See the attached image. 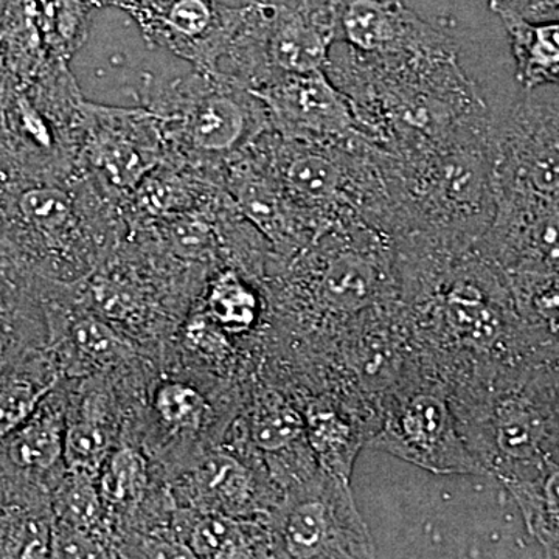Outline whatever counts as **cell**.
Here are the masks:
<instances>
[{
    "instance_id": "obj_1",
    "label": "cell",
    "mask_w": 559,
    "mask_h": 559,
    "mask_svg": "<svg viewBox=\"0 0 559 559\" xmlns=\"http://www.w3.org/2000/svg\"><path fill=\"white\" fill-rule=\"evenodd\" d=\"M395 248L400 307L423 369L452 389L532 360L509 278L479 249Z\"/></svg>"
},
{
    "instance_id": "obj_2",
    "label": "cell",
    "mask_w": 559,
    "mask_h": 559,
    "mask_svg": "<svg viewBox=\"0 0 559 559\" xmlns=\"http://www.w3.org/2000/svg\"><path fill=\"white\" fill-rule=\"evenodd\" d=\"M325 72L347 95L360 135L384 153L492 127L487 102L460 66L454 43L396 57L344 47L330 55Z\"/></svg>"
},
{
    "instance_id": "obj_3",
    "label": "cell",
    "mask_w": 559,
    "mask_h": 559,
    "mask_svg": "<svg viewBox=\"0 0 559 559\" xmlns=\"http://www.w3.org/2000/svg\"><path fill=\"white\" fill-rule=\"evenodd\" d=\"M495 127L390 154L374 148L384 189L381 230L393 241L462 252L495 215Z\"/></svg>"
},
{
    "instance_id": "obj_4",
    "label": "cell",
    "mask_w": 559,
    "mask_h": 559,
    "mask_svg": "<svg viewBox=\"0 0 559 559\" xmlns=\"http://www.w3.org/2000/svg\"><path fill=\"white\" fill-rule=\"evenodd\" d=\"M135 97L159 119L167 160L218 183L227 162L271 130L252 87L223 72L194 69L175 80L145 73Z\"/></svg>"
},
{
    "instance_id": "obj_5",
    "label": "cell",
    "mask_w": 559,
    "mask_h": 559,
    "mask_svg": "<svg viewBox=\"0 0 559 559\" xmlns=\"http://www.w3.org/2000/svg\"><path fill=\"white\" fill-rule=\"evenodd\" d=\"M469 451L503 485L530 479L550 460L557 414L533 362L514 364L450 389Z\"/></svg>"
},
{
    "instance_id": "obj_6",
    "label": "cell",
    "mask_w": 559,
    "mask_h": 559,
    "mask_svg": "<svg viewBox=\"0 0 559 559\" xmlns=\"http://www.w3.org/2000/svg\"><path fill=\"white\" fill-rule=\"evenodd\" d=\"M280 264L316 336L400 300L395 241L360 218L334 224Z\"/></svg>"
},
{
    "instance_id": "obj_7",
    "label": "cell",
    "mask_w": 559,
    "mask_h": 559,
    "mask_svg": "<svg viewBox=\"0 0 559 559\" xmlns=\"http://www.w3.org/2000/svg\"><path fill=\"white\" fill-rule=\"evenodd\" d=\"M245 2V20L219 72L257 90L282 75L326 69L340 43L344 0Z\"/></svg>"
},
{
    "instance_id": "obj_8",
    "label": "cell",
    "mask_w": 559,
    "mask_h": 559,
    "mask_svg": "<svg viewBox=\"0 0 559 559\" xmlns=\"http://www.w3.org/2000/svg\"><path fill=\"white\" fill-rule=\"evenodd\" d=\"M316 337L320 381L366 404L378 417L384 401L421 369L400 300Z\"/></svg>"
},
{
    "instance_id": "obj_9",
    "label": "cell",
    "mask_w": 559,
    "mask_h": 559,
    "mask_svg": "<svg viewBox=\"0 0 559 559\" xmlns=\"http://www.w3.org/2000/svg\"><path fill=\"white\" fill-rule=\"evenodd\" d=\"M369 448L440 476L485 474L463 439L450 389L423 367L382 404Z\"/></svg>"
},
{
    "instance_id": "obj_10",
    "label": "cell",
    "mask_w": 559,
    "mask_h": 559,
    "mask_svg": "<svg viewBox=\"0 0 559 559\" xmlns=\"http://www.w3.org/2000/svg\"><path fill=\"white\" fill-rule=\"evenodd\" d=\"M271 535L280 557H377L373 536L353 498L352 481L322 468L294 485Z\"/></svg>"
},
{
    "instance_id": "obj_11",
    "label": "cell",
    "mask_w": 559,
    "mask_h": 559,
    "mask_svg": "<svg viewBox=\"0 0 559 559\" xmlns=\"http://www.w3.org/2000/svg\"><path fill=\"white\" fill-rule=\"evenodd\" d=\"M167 160L156 114L145 106L81 105L79 168L103 194L124 202L151 171Z\"/></svg>"
},
{
    "instance_id": "obj_12",
    "label": "cell",
    "mask_w": 559,
    "mask_h": 559,
    "mask_svg": "<svg viewBox=\"0 0 559 559\" xmlns=\"http://www.w3.org/2000/svg\"><path fill=\"white\" fill-rule=\"evenodd\" d=\"M272 135L266 131L227 162L221 186L250 226L270 242L275 261L293 259L320 230L286 197L272 168Z\"/></svg>"
},
{
    "instance_id": "obj_13",
    "label": "cell",
    "mask_w": 559,
    "mask_h": 559,
    "mask_svg": "<svg viewBox=\"0 0 559 559\" xmlns=\"http://www.w3.org/2000/svg\"><path fill=\"white\" fill-rule=\"evenodd\" d=\"M495 215L476 248L507 277L559 274V197L495 187Z\"/></svg>"
},
{
    "instance_id": "obj_14",
    "label": "cell",
    "mask_w": 559,
    "mask_h": 559,
    "mask_svg": "<svg viewBox=\"0 0 559 559\" xmlns=\"http://www.w3.org/2000/svg\"><path fill=\"white\" fill-rule=\"evenodd\" d=\"M252 91L278 138L329 145H352L362 138L347 95L325 70L289 73Z\"/></svg>"
},
{
    "instance_id": "obj_15",
    "label": "cell",
    "mask_w": 559,
    "mask_h": 559,
    "mask_svg": "<svg viewBox=\"0 0 559 559\" xmlns=\"http://www.w3.org/2000/svg\"><path fill=\"white\" fill-rule=\"evenodd\" d=\"M245 13V0L237 7L219 0H168L142 7L132 20L151 47L171 51L201 72H219Z\"/></svg>"
},
{
    "instance_id": "obj_16",
    "label": "cell",
    "mask_w": 559,
    "mask_h": 559,
    "mask_svg": "<svg viewBox=\"0 0 559 559\" xmlns=\"http://www.w3.org/2000/svg\"><path fill=\"white\" fill-rule=\"evenodd\" d=\"M495 187L559 197V112L521 102L492 138Z\"/></svg>"
},
{
    "instance_id": "obj_17",
    "label": "cell",
    "mask_w": 559,
    "mask_h": 559,
    "mask_svg": "<svg viewBox=\"0 0 559 559\" xmlns=\"http://www.w3.org/2000/svg\"><path fill=\"white\" fill-rule=\"evenodd\" d=\"M299 401L307 439L322 469L352 481L360 451L369 448L380 417L359 401L329 388L310 389Z\"/></svg>"
},
{
    "instance_id": "obj_18",
    "label": "cell",
    "mask_w": 559,
    "mask_h": 559,
    "mask_svg": "<svg viewBox=\"0 0 559 559\" xmlns=\"http://www.w3.org/2000/svg\"><path fill=\"white\" fill-rule=\"evenodd\" d=\"M452 39L407 9L403 0H344L340 43L369 57H395L440 49Z\"/></svg>"
},
{
    "instance_id": "obj_19",
    "label": "cell",
    "mask_w": 559,
    "mask_h": 559,
    "mask_svg": "<svg viewBox=\"0 0 559 559\" xmlns=\"http://www.w3.org/2000/svg\"><path fill=\"white\" fill-rule=\"evenodd\" d=\"M249 436L257 451L278 463L282 480L293 487L320 468L308 443L299 401L282 390L264 389L257 393L250 411Z\"/></svg>"
},
{
    "instance_id": "obj_20",
    "label": "cell",
    "mask_w": 559,
    "mask_h": 559,
    "mask_svg": "<svg viewBox=\"0 0 559 559\" xmlns=\"http://www.w3.org/2000/svg\"><path fill=\"white\" fill-rule=\"evenodd\" d=\"M509 35L516 80L525 91L559 86V21L535 22L521 0H488Z\"/></svg>"
},
{
    "instance_id": "obj_21",
    "label": "cell",
    "mask_w": 559,
    "mask_h": 559,
    "mask_svg": "<svg viewBox=\"0 0 559 559\" xmlns=\"http://www.w3.org/2000/svg\"><path fill=\"white\" fill-rule=\"evenodd\" d=\"M194 488L213 511L245 516L260 510L259 484L253 471L226 452H213L198 466Z\"/></svg>"
},
{
    "instance_id": "obj_22",
    "label": "cell",
    "mask_w": 559,
    "mask_h": 559,
    "mask_svg": "<svg viewBox=\"0 0 559 559\" xmlns=\"http://www.w3.org/2000/svg\"><path fill=\"white\" fill-rule=\"evenodd\" d=\"M194 558H259L274 551L271 530L261 522L213 511L202 518L190 536Z\"/></svg>"
},
{
    "instance_id": "obj_23",
    "label": "cell",
    "mask_w": 559,
    "mask_h": 559,
    "mask_svg": "<svg viewBox=\"0 0 559 559\" xmlns=\"http://www.w3.org/2000/svg\"><path fill=\"white\" fill-rule=\"evenodd\" d=\"M209 314L227 334H246L255 329L261 311L260 294L237 270L219 272L209 293Z\"/></svg>"
},
{
    "instance_id": "obj_24",
    "label": "cell",
    "mask_w": 559,
    "mask_h": 559,
    "mask_svg": "<svg viewBox=\"0 0 559 559\" xmlns=\"http://www.w3.org/2000/svg\"><path fill=\"white\" fill-rule=\"evenodd\" d=\"M64 454V433L51 415L32 419L13 437L10 457L22 468L47 469Z\"/></svg>"
},
{
    "instance_id": "obj_25",
    "label": "cell",
    "mask_w": 559,
    "mask_h": 559,
    "mask_svg": "<svg viewBox=\"0 0 559 559\" xmlns=\"http://www.w3.org/2000/svg\"><path fill=\"white\" fill-rule=\"evenodd\" d=\"M148 484L146 462L131 448H121L106 463L102 474V492L114 503L139 500Z\"/></svg>"
},
{
    "instance_id": "obj_26",
    "label": "cell",
    "mask_w": 559,
    "mask_h": 559,
    "mask_svg": "<svg viewBox=\"0 0 559 559\" xmlns=\"http://www.w3.org/2000/svg\"><path fill=\"white\" fill-rule=\"evenodd\" d=\"M198 210L164 218L165 240L178 257L187 260H204L215 255L218 237L212 226L198 215Z\"/></svg>"
},
{
    "instance_id": "obj_27",
    "label": "cell",
    "mask_w": 559,
    "mask_h": 559,
    "mask_svg": "<svg viewBox=\"0 0 559 559\" xmlns=\"http://www.w3.org/2000/svg\"><path fill=\"white\" fill-rule=\"evenodd\" d=\"M154 407L167 425L179 430L200 429L209 411L200 390L183 382L162 384L154 396Z\"/></svg>"
},
{
    "instance_id": "obj_28",
    "label": "cell",
    "mask_w": 559,
    "mask_h": 559,
    "mask_svg": "<svg viewBox=\"0 0 559 559\" xmlns=\"http://www.w3.org/2000/svg\"><path fill=\"white\" fill-rule=\"evenodd\" d=\"M109 439L105 428L94 419L73 423L64 433V457L75 473H97L108 455Z\"/></svg>"
},
{
    "instance_id": "obj_29",
    "label": "cell",
    "mask_w": 559,
    "mask_h": 559,
    "mask_svg": "<svg viewBox=\"0 0 559 559\" xmlns=\"http://www.w3.org/2000/svg\"><path fill=\"white\" fill-rule=\"evenodd\" d=\"M58 510L60 521L68 522L73 527L91 532L98 524L100 499L97 489L92 485L90 474L73 471L72 479L61 489Z\"/></svg>"
},
{
    "instance_id": "obj_30",
    "label": "cell",
    "mask_w": 559,
    "mask_h": 559,
    "mask_svg": "<svg viewBox=\"0 0 559 559\" xmlns=\"http://www.w3.org/2000/svg\"><path fill=\"white\" fill-rule=\"evenodd\" d=\"M72 340L81 355L92 362L109 364L127 356L128 347L119 334L102 320L86 318L80 320L72 331Z\"/></svg>"
},
{
    "instance_id": "obj_31",
    "label": "cell",
    "mask_w": 559,
    "mask_h": 559,
    "mask_svg": "<svg viewBox=\"0 0 559 559\" xmlns=\"http://www.w3.org/2000/svg\"><path fill=\"white\" fill-rule=\"evenodd\" d=\"M92 299L98 311L112 319H128L139 305L135 286L120 275H102L92 285Z\"/></svg>"
},
{
    "instance_id": "obj_32",
    "label": "cell",
    "mask_w": 559,
    "mask_h": 559,
    "mask_svg": "<svg viewBox=\"0 0 559 559\" xmlns=\"http://www.w3.org/2000/svg\"><path fill=\"white\" fill-rule=\"evenodd\" d=\"M50 557L53 558H106L102 544L87 530L73 527L68 522L55 525L50 540Z\"/></svg>"
},
{
    "instance_id": "obj_33",
    "label": "cell",
    "mask_w": 559,
    "mask_h": 559,
    "mask_svg": "<svg viewBox=\"0 0 559 559\" xmlns=\"http://www.w3.org/2000/svg\"><path fill=\"white\" fill-rule=\"evenodd\" d=\"M47 389L35 392L27 385H16L11 388L5 395L0 399V436H5L11 429L20 426L28 415L35 409L40 396Z\"/></svg>"
},
{
    "instance_id": "obj_34",
    "label": "cell",
    "mask_w": 559,
    "mask_h": 559,
    "mask_svg": "<svg viewBox=\"0 0 559 559\" xmlns=\"http://www.w3.org/2000/svg\"><path fill=\"white\" fill-rule=\"evenodd\" d=\"M187 341L198 352L212 356V359H226L230 353L227 333L212 318L204 319V316L194 319L187 330Z\"/></svg>"
},
{
    "instance_id": "obj_35",
    "label": "cell",
    "mask_w": 559,
    "mask_h": 559,
    "mask_svg": "<svg viewBox=\"0 0 559 559\" xmlns=\"http://www.w3.org/2000/svg\"><path fill=\"white\" fill-rule=\"evenodd\" d=\"M559 10V0H527L525 14L528 17H543Z\"/></svg>"
},
{
    "instance_id": "obj_36",
    "label": "cell",
    "mask_w": 559,
    "mask_h": 559,
    "mask_svg": "<svg viewBox=\"0 0 559 559\" xmlns=\"http://www.w3.org/2000/svg\"><path fill=\"white\" fill-rule=\"evenodd\" d=\"M91 3L92 9H105V7H116L127 11L130 16L139 10L142 5V0H87Z\"/></svg>"
},
{
    "instance_id": "obj_37",
    "label": "cell",
    "mask_w": 559,
    "mask_h": 559,
    "mask_svg": "<svg viewBox=\"0 0 559 559\" xmlns=\"http://www.w3.org/2000/svg\"><path fill=\"white\" fill-rule=\"evenodd\" d=\"M393 2H401V0H393Z\"/></svg>"
}]
</instances>
